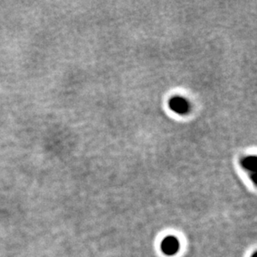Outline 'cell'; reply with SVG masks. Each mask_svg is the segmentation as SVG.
<instances>
[{
	"label": "cell",
	"instance_id": "obj_1",
	"mask_svg": "<svg viewBox=\"0 0 257 257\" xmlns=\"http://www.w3.org/2000/svg\"><path fill=\"white\" fill-rule=\"evenodd\" d=\"M162 248H163V252L168 255H173L178 251L179 242L176 238L170 236V237L166 238L165 240H163Z\"/></svg>",
	"mask_w": 257,
	"mask_h": 257
},
{
	"label": "cell",
	"instance_id": "obj_2",
	"mask_svg": "<svg viewBox=\"0 0 257 257\" xmlns=\"http://www.w3.org/2000/svg\"><path fill=\"white\" fill-rule=\"evenodd\" d=\"M171 107L174 110L175 112H178V113H185L187 111L188 106L184 99L174 98L171 102Z\"/></svg>",
	"mask_w": 257,
	"mask_h": 257
}]
</instances>
